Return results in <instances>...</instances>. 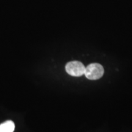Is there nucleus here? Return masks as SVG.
<instances>
[{"label":"nucleus","mask_w":132,"mask_h":132,"mask_svg":"<svg viewBox=\"0 0 132 132\" xmlns=\"http://www.w3.org/2000/svg\"><path fill=\"white\" fill-rule=\"evenodd\" d=\"M104 73V69L101 64L98 63L90 64L86 67L85 75L87 79L96 80L100 78Z\"/></svg>","instance_id":"obj_1"},{"label":"nucleus","mask_w":132,"mask_h":132,"mask_svg":"<svg viewBox=\"0 0 132 132\" xmlns=\"http://www.w3.org/2000/svg\"><path fill=\"white\" fill-rule=\"evenodd\" d=\"M85 66L80 61H71L66 64L65 70L67 73L73 77H81L85 75Z\"/></svg>","instance_id":"obj_2"},{"label":"nucleus","mask_w":132,"mask_h":132,"mask_svg":"<svg viewBox=\"0 0 132 132\" xmlns=\"http://www.w3.org/2000/svg\"><path fill=\"white\" fill-rule=\"evenodd\" d=\"M15 130V124L12 120H7L0 124V132H13Z\"/></svg>","instance_id":"obj_3"}]
</instances>
